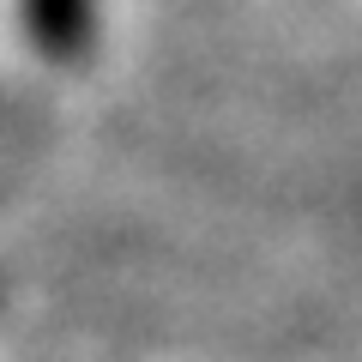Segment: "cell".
<instances>
[{
    "label": "cell",
    "instance_id": "1",
    "mask_svg": "<svg viewBox=\"0 0 362 362\" xmlns=\"http://www.w3.org/2000/svg\"><path fill=\"white\" fill-rule=\"evenodd\" d=\"M25 6V30L49 61H78L97 37V6L90 0H18Z\"/></svg>",
    "mask_w": 362,
    "mask_h": 362
}]
</instances>
